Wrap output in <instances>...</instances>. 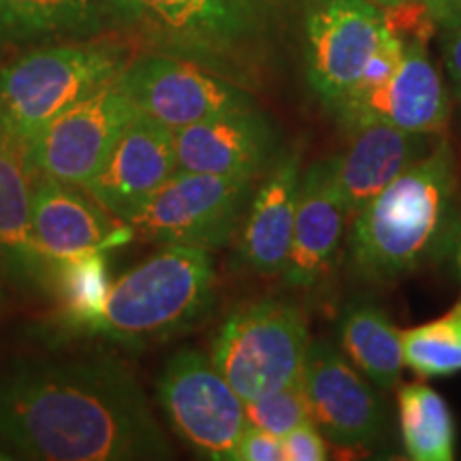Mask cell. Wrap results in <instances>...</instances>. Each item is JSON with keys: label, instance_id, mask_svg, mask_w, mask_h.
I'll return each mask as SVG.
<instances>
[{"label": "cell", "instance_id": "obj_1", "mask_svg": "<svg viewBox=\"0 0 461 461\" xmlns=\"http://www.w3.org/2000/svg\"><path fill=\"white\" fill-rule=\"evenodd\" d=\"M0 442L37 461H160L173 451L112 357L26 359L0 372Z\"/></svg>", "mask_w": 461, "mask_h": 461}, {"label": "cell", "instance_id": "obj_2", "mask_svg": "<svg viewBox=\"0 0 461 461\" xmlns=\"http://www.w3.org/2000/svg\"><path fill=\"white\" fill-rule=\"evenodd\" d=\"M314 0H135L152 51L186 58L255 88L291 43Z\"/></svg>", "mask_w": 461, "mask_h": 461}, {"label": "cell", "instance_id": "obj_3", "mask_svg": "<svg viewBox=\"0 0 461 461\" xmlns=\"http://www.w3.org/2000/svg\"><path fill=\"white\" fill-rule=\"evenodd\" d=\"M455 190V154L445 135L425 158L395 177L353 218L348 267L370 285L403 278L445 233Z\"/></svg>", "mask_w": 461, "mask_h": 461}, {"label": "cell", "instance_id": "obj_4", "mask_svg": "<svg viewBox=\"0 0 461 461\" xmlns=\"http://www.w3.org/2000/svg\"><path fill=\"white\" fill-rule=\"evenodd\" d=\"M214 288L210 250L160 246L158 252L112 282L103 314L79 336L122 346L171 339L210 314Z\"/></svg>", "mask_w": 461, "mask_h": 461}, {"label": "cell", "instance_id": "obj_5", "mask_svg": "<svg viewBox=\"0 0 461 461\" xmlns=\"http://www.w3.org/2000/svg\"><path fill=\"white\" fill-rule=\"evenodd\" d=\"M126 51L105 43L41 45L0 67V131L28 146L75 103L124 71Z\"/></svg>", "mask_w": 461, "mask_h": 461}, {"label": "cell", "instance_id": "obj_6", "mask_svg": "<svg viewBox=\"0 0 461 461\" xmlns=\"http://www.w3.org/2000/svg\"><path fill=\"white\" fill-rule=\"evenodd\" d=\"M310 344L302 310L263 299L240 305L224 319L210 359L235 393L252 402L302 380Z\"/></svg>", "mask_w": 461, "mask_h": 461}, {"label": "cell", "instance_id": "obj_7", "mask_svg": "<svg viewBox=\"0 0 461 461\" xmlns=\"http://www.w3.org/2000/svg\"><path fill=\"white\" fill-rule=\"evenodd\" d=\"M257 180L177 169L129 222L132 235L157 246L216 250L241 227Z\"/></svg>", "mask_w": 461, "mask_h": 461}, {"label": "cell", "instance_id": "obj_8", "mask_svg": "<svg viewBox=\"0 0 461 461\" xmlns=\"http://www.w3.org/2000/svg\"><path fill=\"white\" fill-rule=\"evenodd\" d=\"M158 403L173 431L207 459L227 461L248 425L246 402L207 355L182 348L165 363Z\"/></svg>", "mask_w": 461, "mask_h": 461}, {"label": "cell", "instance_id": "obj_9", "mask_svg": "<svg viewBox=\"0 0 461 461\" xmlns=\"http://www.w3.org/2000/svg\"><path fill=\"white\" fill-rule=\"evenodd\" d=\"M120 86L137 112L173 132L216 115L257 107L241 86L197 62L160 51L126 62Z\"/></svg>", "mask_w": 461, "mask_h": 461}, {"label": "cell", "instance_id": "obj_10", "mask_svg": "<svg viewBox=\"0 0 461 461\" xmlns=\"http://www.w3.org/2000/svg\"><path fill=\"white\" fill-rule=\"evenodd\" d=\"M135 112L115 77L51 120L26 146L28 163L41 177L82 190L105 163Z\"/></svg>", "mask_w": 461, "mask_h": 461}, {"label": "cell", "instance_id": "obj_11", "mask_svg": "<svg viewBox=\"0 0 461 461\" xmlns=\"http://www.w3.org/2000/svg\"><path fill=\"white\" fill-rule=\"evenodd\" d=\"M384 31L370 0H314L303 20L308 82L330 112L348 99Z\"/></svg>", "mask_w": 461, "mask_h": 461}, {"label": "cell", "instance_id": "obj_12", "mask_svg": "<svg viewBox=\"0 0 461 461\" xmlns=\"http://www.w3.org/2000/svg\"><path fill=\"white\" fill-rule=\"evenodd\" d=\"M310 417L322 436L344 448H372L384 436L387 408L372 383L330 342H312L302 376Z\"/></svg>", "mask_w": 461, "mask_h": 461}, {"label": "cell", "instance_id": "obj_13", "mask_svg": "<svg viewBox=\"0 0 461 461\" xmlns=\"http://www.w3.org/2000/svg\"><path fill=\"white\" fill-rule=\"evenodd\" d=\"M344 132L366 124H387L408 132L445 135L451 101L428 45L408 43L397 73L376 90L353 95L331 112Z\"/></svg>", "mask_w": 461, "mask_h": 461}, {"label": "cell", "instance_id": "obj_14", "mask_svg": "<svg viewBox=\"0 0 461 461\" xmlns=\"http://www.w3.org/2000/svg\"><path fill=\"white\" fill-rule=\"evenodd\" d=\"M176 171L173 131L135 112L105 163L82 190L113 218L131 222Z\"/></svg>", "mask_w": 461, "mask_h": 461}, {"label": "cell", "instance_id": "obj_15", "mask_svg": "<svg viewBox=\"0 0 461 461\" xmlns=\"http://www.w3.org/2000/svg\"><path fill=\"white\" fill-rule=\"evenodd\" d=\"M173 141L180 171L257 180L276 160L274 126L257 107L190 124Z\"/></svg>", "mask_w": 461, "mask_h": 461}, {"label": "cell", "instance_id": "obj_16", "mask_svg": "<svg viewBox=\"0 0 461 461\" xmlns=\"http://www.w3.org/2000/svg\"><path fill=\"white\" fill-rule=\"evenodd\" d=\"M346 135L350 141L344 152L327 160L331 184L350 221L395 177L428 157L442 137L387 124H366Z\"/></svg>", "mask_w": 461, "mask_h": 461}, {"label": "cell", "instance_id": "obj_17", "mask_svg": "<svg viewBox=\"0 0 461 461\" xmlns=\"http://www.w3.org/2000/svg\"><path fill=\"white\" fill-rule=\"evenodd\" d=\"M32 238L51 265L103 252L132 238L129 222L112 221L92 197H82L68 184L43 177L32 190Z\"/></svg>", "mask_w": 461, "mask_h": 461}, {"label": "cell", "instance_id": "obj_18", "mask_svg": "<svg viewBox=\"0 0 461 461\" xmlns=\"http://www.w3.org/2000/svg\"><path fill=\"white\" fill-rule=\"evenodd\" d=\"M302 158L285 152L255 188L240 227L238 265L258 276H282L295 227Z\"/></svg>", "mask_w": 461, "mask_h": 461}, {"label": "cell", "instance_id": "obj_19", "mask_svg": "<svg viewBox=\"0 0 461 461\" xmlns=\"http://www.w3.org/2000/svg\"><path fill=\"white\" fill-rule=\"evenodd\" d=\"M346 221L348 214L331 184L330 160H316L299 184L291 252L282 272L286 286L310 291L330 276L338 261Z\"/></svg>", "mask_w": 461, "mask_h": 461}, {"label": "cell", "instance_id": "obj_20", "mask_svg": "<svg viewBox=\"0 0 461 461\" xmlns=\"http://www.w3.org/2000/svg\"><path fill=\"white\" fill-rule=\"evenodd\" d=\"M32 167L24 143L0 131V272L28 291L54 282L32 238Z\"/></svg>", "mask_w": 461, "mask_h": 461}, {"label": "cell", "instance_id": "obj_21", "mask_svg": "<svg viewBox=\"0 0 461 461\" xmlns=\"http://www.w3.org/2000/svg\"><path fill=\"white\" fill-rule=\"evenodd\" d=\"M118 28L101 0H0V48L92 39Z\"/></svg>", "mask_w": 461, "mask_h": 461}, {"label": "cell", "instance_id": "obj_22", "mask_svg": "<svg viewBox=\"0 0 461 461\" xmlns=\"http://www.w3.org/2000/svg\"><path fill=\"white\" fill-rule=\"evenodd\" d=\"M339 339L350 357L376 389L393 391L406 367L402 348V330L367 297H355L339 314Z\"/></svg>", "mask_w": 461, "mask_h": 461}, {"label": "cell", "instance_id": "obj_23", "mask_svg": "<svg viewBox=\"0 0 461 461\" xmlns=\"http://www.w3.org/2000/svg\"><path fill=\"white\" fill-rule=\"evenodd\" d=\"M403 451L412 461L455 459V419L445 397L425 383L397 389Z\"/></svg>", "mask_w": 461, "mask_h": 461}, {"label": "cell", "instance_id": "obj_24", "mask_svg": "<svg viewBox=\"0 0 461 461\" xmlns=\"http://www.w3.org/2000/svg\"><path fill=\"white\" fill-rule=\"evenodd\" d=\"M51 288L60 299L62 327L79 336L103 314L112 288L103 252H88L56 263Z\"/></svg>", "mask_w": 461, "mask_h": 461}, {"label": "cell", "instance_id": "obj_25", "mask_svg": "<svg viewBox=\"0 0 461 461\" xmlns=\"http://www.w3.org/2000/svg\"><path fill=\"white\" fill-rule=\"evenodd\" d=\"M402 348L406 367L420 378L461 372V295L445 314L402 330Z\"/></svg>", "mask_w": 461, "mask_h": 461}, {"label": "cell", "instance_id": "obj_26", "mask_svg": "<svg viewBox=\"0 0 461 461\" xmlns=\"http://www.w3.org/2000/svg\"><path fill=\"white\" fill-rule=\"evenodd\" d=\"M246 419L255 428H261L278 438L312 420L303 383L297 380L274 393L246 402Z\"/></svg>", "mask_w": 461, "mask_h": 461}, {"label": "cell", "instance_id": "obj_27", "mask_svg": "<svg viewBox=\"0 0 461 461\" xmlns=\"http://www.w3.org/2000/svg\"><path fill=\"white\" fill-rule=\"evenodd\" d=\"M403 56H406V43H403L397 34H393L387 26H384L383 37H380L376 51H374L370 60H367L366 68H363L359 84L355 86V90L350 92L348 96L363 95V92L376 90L383 84H387L389 79L397 73V68L402 67Z\"/></svg>", "mask_w": 461, "mask_h": 461}, {"label": "cell", "instance_id": "obj_28", "mask_svg": "<svg viewBox=\"0 0 461 461\" xmlns=\"http://www.w3.org/2000/svg\"><path fill=\"white\" fill-rule=\"evenodd\" d=\"M384 26L397 34L403 43H423L428 45L431 34L436 31V20L431 17L425 0H406L395 7L383 9Z\"/></svg>", "mask_w": 461, "mask_h": 461}, {"label": "cell", "instance_id": "obj_29", "mask_svg": "<svg viewBox=\"0 0 461 461\" xmlns=\"http://www.w3.org/2000/svg\"><path fill=\"white\" fill-rule=\"evenodd\" d=\"M227 461H285L282 438L248 423Z\"/></svg>", "mask_w": 461, "mask_h": 461}, {"label": "cell", "instance_id": "obj_30", "mask_svg": "<svg viewBox=\"0 0 461 461\" xmlns=\"http://www.w3.org/2000/svg\"><path fill=\"white\" fill-rule=\"evenodd\" d=\"M282 451H285V461H325L330 457V448L314 420H308L282 436Z\"/></svg>", "mask_w": 461, "mask_h": 461}, {"label": "cell", "instance_id": "obj_31", "mask_svg": "<svg viewBox=\"0 0 461 461\" xmlns=\"http://www.w3.org/2000/svg\"><path fill=\"white\" fill-rule=\"evenodd\" d=\"M442 54H445V65L451 77L455 99L461 105V26L448 28L442 37Z\"/></svg>", "mask_w": 461, "mask_h": 461}, {"label": "cell", "instance_id": "obj_32", "mask_svg": "<svg viewBox=\"0 0 461 461\" xmlns=\"http://www.w3.org/2000/svg\"><path fill=\"white\" fill-rule=\"evenodd\" d=\"M431 17L445 31L461 26V0H425Z\"/></svg>", "mask_w": 461, "mask_h": 461}, {"label": "cell", "instance_id": "obj_33", "mask_svg": "<svg viewBox=\"0 0 461 461\" xmlns=\"http://www.w3.org/2000/svg\"><path fill=\"white\" fill-rule=\"evenodd\" d=\"M103 7L107 9V14L112 15L118 28H137V7L135 0H101Z\"/></svg>", "mask_w": 461, "mask_h": 461}, {"label": "cell", "instance_id": "obj_34", "mask_svg": "<svg viewBox=\"0 0 461 461\" xmlns=\"http://www.w3.org/2000/svg\"><path fill=\"white\" fill-rule=\"evenodd\" d=\"M451 248H453V261H455V267H457V274H459V280H461V221L457 222V227L453 229Z\"/></svg>", "mask_w": 461, "mask_h": 461}, {"label": "cell", "instance_id": "obj_35", "mask_svg": "<svg viewBox=\"0 0 461 461\" xmlns=\"http://www.w3.org/2000/svg\"><path fill=\"white\" fill-rule=\"evenodd\" d=\"M370 3H374L380 9H387V7H395V5L400 3H406V0H370Z\"/></svg>", "mask_w": 461, "mask_h": 461}, {"label": "cell", "instance_id": "obj_36", "mask_svg": "<svg viewBox=\"0 0 461 461\" xmlns=\"http://www.w3.org/2000/svg\"><path fill=\"white\" fill-rule=\"evenodd\" d=\"M14 459H17V455L14 451H9L5 445H0V461H14Z\"/></svg>", "mask_w": 461, "mask_h": 461}]
</instances>
